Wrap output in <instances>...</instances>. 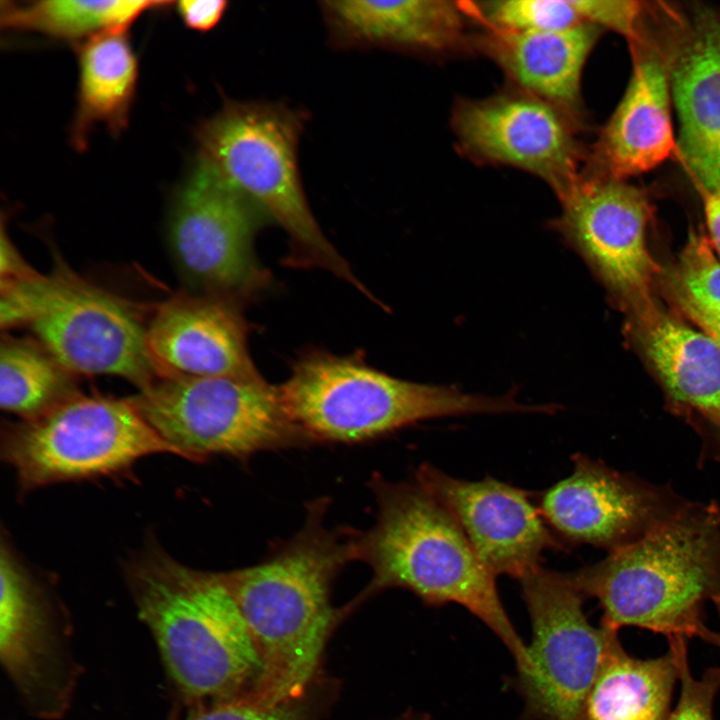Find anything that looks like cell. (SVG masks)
<instances>
[{
    "instance_id": "obj_1",
    "label": "cell",
    "mask_w": 720,
    "mask_h": 720,
    "mask_svg": "<svg viewBox=\"0 0 720 720\" xmlns=\"http://www.w3.org/2000/svg\"><path fill=\"white\" fill-rule=\"evenodd\" d=\"M327 507L325 498L311 502L301 529L264 560L220 573L262 664L250 701L272 705L304 694L322 676L326 645L346 616L331 593L355 560V530L327 528Z\"/></svg>"
},
{
    "instance_id": "obj_2",
    "label": "cell",
    "mask_w": 720,
    "mask_h": 720,
    "mask_svg": "<svg viewBox=\"0 0 720 720\" xmlns=\"http://www.w3.org/2000/svg\"><path fill=\"white\" fill-rule=\"evenodd\" d=\"M369 486L376 519L367 531H355L354 558L366 563L372 575L343 607L345 614L390 588L406 589L429 606L456 603L499 638L516 668L523 666L527 646L502 605L496 576L451 514L415 478L391 482L375 474Z\"/></svg>"
},
{
    "instance_id": "obj_3",
    "label": "cell",
    "mask_w": 720,
    "mask_h": 720,
    "mask_svg": "<svg viewBox=\"0 0 720 720\" xmlns=\"http://www.w3.org/2000/svg\"><path fill=\"white\" fill-rule=\"evenodd\" d=\"M127 576L177 702L189 708L252 692L261 660L220 573L189 568L151 548Z\"/></svg>"
},
{
    "instance_id": "obj_4",
    "label": "cell",
    "mask_w": 720,
    "mask_h": 720,
    "mask_svg": "<svg viewBox=\"0 0 720 720\" xmlns=\"http://www.w3.org/2000/svg\"><path fill=\"white\" fill-rule=\"evenodd\" d=\"M596 598L601 626H635L675 638H702L708 602L720 605V509L686 506L602 561L570 574Z\"/></svg>"
},
{
    "instance_id": "obj_5",
    "label": "cell",
    "mask_w": 720,
    "mask_h": 720,
    "mask_svg": "<svg viewBox=\"0 0 720 720\" xmlns=\"http://www.w3.org/2000/svg\"><path fill=\"white\" fill-rule=\"evenodd\" d=\"M277 388L287 417L309 443L370 441L434 418L542 411L519 403L514 391L488 396L413 382L368 365L359 353L315 349L294 362Z\"/></svg>"
},
{
    "instance_id": "obj_6",
    "label": "cell",
    "mask_w": 720,
    "mask_h": 720,
    "mask_svg": "<svg viewBox=\"0 0 720 720\" xmlns=\"http://www.w3.org/2000/svg\"><path fill=\"white\" fill-rule=\"evenodd\" d=\"M304 122L283 104L229 100L197 129L198 158L286 232L288 266L331 272L376 302L311 212L297 158Z\"/></svg>"
},
{
    "instance_id": "obj_7",
    "label": "cell",
    "mask_w": 720,
    "mask_h": 720,
    "mask_svg": "<svg viewBox=\"0 0 720 720\" xmlns=\"http://www.w3.org/2000/svg\"><path fill=\"white\" fill-rule=\"evenodd\" d=\"M1 328L28 325L72 375L123 378L139 391L156 375L146 349V326L129 302L80 278L58 262L52 273L0 290Z\"/></svg>"
},
{
    "instance_id": "obj_8",
    "label": "cell",
    "mask_w": 720,
    "mask_h": 720,
    "mask_svg": "<svg viewBox=\"0 0 720 720\" xmlns=\"http://www.w3.org/2000/svg\"><path fill=\"white\" fill-rule=\"evenodd\" d=\"M161 453L181 456L130 398L79 392L37 417L7 425L1 440L2 458L24 491L110 475Z\"/></svg>"
},
{
    "instance_id": "obj_9",
    "label": "cell",
    "mask_w": 720,
    "mask_h": 720,
    "mask_svg": "<svg viewBox=\"0 0 720 720\" xmlns=\"http://www.w3.org/2000/svg\"><path fill=\"white\" fill-rule=\"evenodd\" d=\"M130 399L154 431L191 461L242 459L309 443L287 417L277 386L264 378L156 380Z\"/></svg>"
},
{
    "instance_id": "obj_10",
    "label": "cell",
    "mask_w": 720,
    "mask_h": 720,
    "mask_svg": "<svg viewBox=\"0 0 720 720\" xmlns=\"http://www.w3.org/2000/svg\"><path fill=\"white\" fill-rule=\"evenodd\" d=\"M532 641L513 685L522 720H580L613 633L594 627L570 574L539 566L519 579Z\"/></svg>"
},
{
    "instance_id": "obj_11",
    "label": "cell",
    "mask_w": 720,
    "mask_h": 720,
    "mask_svg": "<svg viewBox=\"0 0 720 720\" xmlns=\"http://www.w3.org/2000/svg\"><path fill=\"white\" fill-rule=\"evenodd\" d=\"M0 580L1 666L29 715L61 719L82 674L70 616L4 541Z\"/></svg>"
},
{
    "instance_id": "obj_12",
    "label": "cell",
    "mask_w": 720,
    "mask_h": 720,
    "mask_svg": "<svg viewBox=\"0 0 720 720\" xmlns=\"http://www.w3.org/2000/svg\"><path fill=\"white\" fill-rule=\"evenodd\" d=\"M266 220L255 203L198 158L175 201L171 248L182 270L207 294L240 303L270 282L254 250Z\"/></svg>"
},
{
    "instance_id": "obj_13",
    "label": "cell",
    "mask_w": 720,
    "mask_h": 720,
    "mask_svg": "<svg viewBox=\"0 0 720 720\" xmlns=\"http://www.w3.org/2000/svg\"><path fill=\"white\" fill-rule=\"evenodd\" d=\"M580 123L551 103L516 88L461 99L451 127L460 152L479 164L524 170L550 186L558 200L581 179Z\"/></svg>"
},
{
    "instance_id": "obj_14",
    "label": "cell",
    "mask_w": 720,
    "mask_h": 720,
    "mask_svg": "<svg viewBox=\"0 0 720 720\" xmlns=\"http://www.w3.org/2000/svg\"><path fill=\"white\" fill-rule=\"evenodd\" d=\"M559 202L560 214L549 226L566 246L637 311L654 305L651 289L660 268L647 245L645 194L624 180L582 174Z\"/></svg>"
},
{
    "instance_id": "obj_15",
    "label": "cell",
    "mask_w": 720,
    "mask_h": 720,
    "mask_svg": "<svg viewBox=\"0 0 720 720\" xmlns=\"http://www.w3.org/2000/svg\"><path fill=\"white\" fill-rule=\"evenodd\" d=\"M414 478L451 514L496 577L519 580L541 566L545 550L563 549L526 490L490 476L457 479L429 464L421 465Z\"/></svg>"
},
{
    "instance_id": "obj_16",
    "label": "cell",
    "mask_w": 720,
    "mask_h": 720,
    "mask_svg": "<svg viewBox=\"0 0 720 720\" xmlns=\"http://www.w3.org/2000/svg\"><path fill=\"white\" fill-rule=\"evenodd\" d=\"M239 304L212 295L178 294L146 325L147 355L157 380L263 378L248 349Z\"/></svg>"
},
{
    "instance_id": "obj_17",
    "label": "cell",
    "mask_w": 720,
    "mask_h": 720,
    "mask_svg": "<svg viewBox=\"0 0 720 720\" xmlns=\"http://www.w3.org/2000/svg\"><path fill=\"white\" fill-rule=\"evenodd\" d=\"M574 470L538 496L540 514L563 546L612 549L644 534L666 516L659 496L600 461L572 457Z\"/></svg>"
},
{
    "instance_id": "obj_18",
    "label": "cell",
    "mask_w": 720,
    "mask_h": 720,
    "mask_svg": "<svg viewBox=\"0 0 720 720\" xmlns=\"http://www.w3.org/2000/svg\"><path fill=\"white\" fill-rule=\"evenodd\" d=\"M632 45L629 84L592 151L586 154L584 175L624 180L657 167L674 151L668 65L638 38Z\"/></svg>"
},
{
    "instance_id": "obj_19",
    "label": "cell",
    "mask_w": 720,
    "mask_h": 720,
    "mask_svg": "<svg viewBox=\"0 0 720 720\" xmlns=\"http://www.w3.org/2000/svg\"><path fill=\"white\" fill-rule=\"evenodd\" d=\"M332 41L342 48H389L445 56L473 49L464 1H323Z\"/></svg>"
},
{
    "instance_id": "obj_20",
    "label": "cell",
    "mask_w": 720,
    "mask_h": 720,
    "mask_svg": "<svg viewBox=\"0 0 720 720\" xmlns=\"http://www.w3.org/2000/svg\"><path fill=\"white\" fill-rule=\"evenodd\" d=\"M679 149L702 191L720 188V19L699 13L674 54Z\"/></svg>"
},
{
    "instance_id": "obj_21",
    "label": "cell",
    "mask_w": 720,
    "mask_h": 720,
    "mask_svg": "<svg viewBox=\"0 0 720 720\" xmlns=\"http://www.w3.org/2000/svg\"><path fill=\"white\" fill-rule=\"evenodd\" d=\"M601 28L583 24L558 31L487 28L472 36V46L494 62L512 87L581 119V78Z\"/></svg>"
},
{
    "instance_id": "obj_22",
    "label": "cell",
    "mask_w": 720,
    "mask_h": 720,
    "mask_svg": "<svg viewBox=\"0 0 720 720\" xmlns=\"http://www.w3.org/2000/svg\"><path fill=\"white\" fill-rule=\"evenodd\" d=\"M637 312L644 350L670 395L720 426L718 343L654 305Z\"/></svg>"
},
{
    "instance_id": "obj_23",
    "label": "cell",
    "mask_w": 720,
    "mask_h": 720,
    "mask_svg": "<svg viewBox=\"0 0 720 720\" xmlns=\"http://www.w3.org/2000/svg\"><path fill=\"white\" fill-rule=\"evenodd\" d=\"M659 657L640 659L613 633L580 720H666L679 676L673 643Z\"/></svg>"
},
{
    "instance_id": "obj_24",
    "label": "cell",
    "mask_w": 720,
    "mask_h": 720,
    "mask_svg": "<svg viewBox=\"0 0 720 720\" xmlns=\"http://www.w3.org/2000/svg\"><path fill=\"white\" fill-rule=\"evenodd\" d=\"M78 59V97L71 138L81 151L96 125L103 124L114 135L127 127L138 62L127 29L106 31L83 41Z\"/></svg>"
},
{
    "instance_id": "obj_25",
    "label": "cell",
    "mask_w": 720,
    "mask_h": 720,
    "mask_svg": "<svg viewBox=\"0 0 720 720\" xmlns=\"http://www.w3.org/2000/svg\"><path fill=\"white\" fill-rule=\"evenodd\" d=\"M169 4L148 0L2 1L1 24L61 40H87L106 31L128 29L146 11Z\"/></svg>"
},
{
    "instance_id": "obj_26",
    "label": "cell",
    "mask_w": 720,
    "mask_h": 720,
    "mask_svg": "<svg viewBox=\"0 0 720 720\" xmlns=\"http://www.w3.org/2000/svg\"><path fill=\"white\" fill-rule=\"evenodd\" d=\"M78 393L74 375L38 342L3 336L0 405L21 420L37 417Z\"/></svg>"
},
{
    "instance_id": "obj_27",
    "label": "cell",
    "mask_w": 720,
    "mask_h": 720,
    "mask_svg": "<svg viewBox=\"0 0 720 720\" xmlns=\"http://www.w3.org/2000/svg\"><path fill=\"white\" fill-rule=\"evenodd\" d=\"M336 680L321 676L304 694L265 705L246 698L198 704L188 708L186 720H323L336 699Z\"/></svg>"
},
{
    "instance_id": "obj_28",
    "label": "cell",
    "mask_w": 720,
    "mask_h": 720,
    "mask_svg": "<svg viewBox=\"0 0 720 720\" xmlns=\"http://www.w3.org/2000/svg\"><path fill=\"white\" fill-rule=\"evenodd\" d=\"M470 18L487 28L511 31H558L583 24L579 0L465 1Z\"/></svg>"
},
{
    "instance_id": "obj_29",
    "label": "cell",
    "mask_w": 720,
    "mask_h": 720,
    "mask_svg": "<svg viewBox=\"0 0 720 720\" xmlns=\"http://www.w3.org/2000/svg\"><path fill=\"white\" fill-rule=\"evenodd\" d=\"M674 280L677 304L720 318V257L707 235L690 234Z\"/></svg>"
},
{
    "instance_id": "obj_30",
    "label": "cell",
    "mask_w": 720,
    "mask_h": 720,
    "mask_svg": "<svg viewBox=\"0 0 720 720\" xmlns=\"http://www.w3.org/2000/svg\"><path fill=\"white\" fill-rule=\"evenodd\" d=\"M668 642L673 643L677 650L681 688L678 702L666 720H714L713 706L720 690V668H709L700 678H695L689 665L686 639L675 638Z\"/></svg>"
},
{
    "instance_id": "obj_31",
    "label": "cell",
    "mask_w": 720,
    "mask_h": 720,
    "mask_svg": "<svg viewBox=\"0 0 720 720\" xmlns=\"http://www.w3.org/2000/svg\"><path fill=\"white\" fill-rule=\"evenodd\" d=\"M585 23L599 28H609L636 40L637 25L642 7L636 1L579 0Z\"/></svg>"
},
{
    "instance_id": "obj_32",
    "label": "cell",
    "mask_w": 720,
    "mask_h": 720,
    "mask_svg": "<svg viewBox=\"0 0 720 720\" xmlns=\"http://www.w3.org/2000/svg\"><path fill=\"white\" fill-rule=\"evenodd\" d=\"M227 8L228 2L223 0H183L177 3V11L184 24L198 32L213 29Z\"/></svg>"
},
{
    "instance_id": "obj_33",
    "label": "cell",
    "mask_w": 720,
    "mask_h": 720,
    "mask_svg": "<svg viewBox=\"0 0 720 720\" xmlns=\"http://www.w3.org/2000/svg\"><path fill=\"white\" fill-rule=\"evenodd\" d=\"M40 273L34 270L22 256L6 234L4 227L1 231L0 250V283L18 282L32 279Z\"/></svg>"
},
{
    "instance_id": "obj_34",
    "label": "cell",
    "mask_w": 720,
    "mask_h": 720,
    "mask_svg": "<svg viewBox=\"0 0 720 720\" xmlns=\"http://www.w3.org/2000/svg\"><path fill=\"white\" fill-rule=\"evenodd\" d=\"M708 238L720 257V188L702 191Z\"/></svg>"
},
{
    "instance_id": "obj_35",
    "label": "cell",
    "mask_w": 720,
    "mask_h": 720,
    "mask_svg": "<svg viewBox=\"0 0 720 720\" xmlns=\"http://www.w3.org/2000/svg\"><path fill=\"white\" fill-rule=\"evenodd\" d=\"M677 305L690 319V321H692L700 330L713 338L720 346V318L706 315L687 305Z\"/></svg>"
},
{
    "instance_id": "obj_36",
    "label": "cell",
    "mask_w": 720,
    "mask_h": 720,
    "mask_svg": "<svg viewBox=\"0 0 720 720\" xmlns=\"http://www.w3.org/2000/svg\"><path fill=\"white\" fill-rule=\"evenodd\" d=\"M392 720H431L427 713L408 710Z\"/></svg>"
},
{
    "instance_id": "obj_37",
    "label": "cell",
    "mask_w": 720,
    "mask_h": 720,
    "mask_svg": "<svg viewBox=\"0 0 720 720\" xmlns=\"http://www.w3.org/2000/svg\"><path fill=\"white\" fill-rule=\"evenodd\" d=\"M716 607L720 616V605H717ZM702 639L720 649V631H712L708 629Z\"/></svg>"
},
{
    "instance_id": "obj_38",
    "label": "cell",
    "mask_w": 720,
    "mask_h": 720,
    "mask_svg": "<svg viewBox=\"0 0 720 720\" xmlns=\"http://www.w3.org/2000/svg\"><path fill=\"white\" fill-rule=\"evenodd\" d=\"M181 704L179 702H175L170 710L167 713L165 720H179L180 719V712H181Z\"/></svg>"
}]
</instances>
